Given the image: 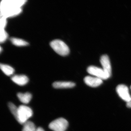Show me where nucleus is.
I'll return each mask as SVG.
<instances>
[{
    "label": "nucleus",
    "mask_w": 131,
    "mask_h": 131,
    "mask_svg": "<svg viewBox=\"0 0 131 131\" xmlns=\"http://www.w3.org/2000/svg\"><path fill=\"white\" fill-rule=\"evenodd\" d=\"M51 47L60 56H67L69 53L70 49L67 45L62 40L56 39L51 42Z\"/></svg>",
    "instance_id": "obj_2"
},
{
    "label": "nucleus",
    "mask_w": 131,
    "mask_h": 131,
    "mask_svg": "<svg viewBox=\"0 0 131 131\" xmlns=\"http://www.w3.org/2000/svg\"><path fill=\"white\" fill-rule=\"evenodd\" d=\"M12 80L16 84L20 86H24L29 81L28 78L24 75H15L12 77Z\"/></svg>",
    "instance_id": "obj_9"
},
{
    "label": "nucleus",
    "mask_w": 131,
    "mask_h": 131,
    "mask_svg": "<svg viewBox=\"0 0 131 131\" xmlns=\"http://www.w3.org/2000/svg\"><path fill=\"white\" fill-rule=\"evenodd\" d=\"M36 131H45V130L42 127H39L37 129Z\"/></svg>",
    "instance_id": "obj_20"
},
{
    "label": "nucleus",
    "mask_w": 131,
    "mask_h": 131,
    "mask_svg": "<svg viewBox=\"0 0 131 131\" xmlns=\"http://www.w3.org/2000/svg\"><path fill=\"white\" fill-rule=\"evenodd\" d=\"M37 129L31 121H27L23 125L22 131H36Z\"/></svg>",
    "instance_id": "obj_14"
},
{
    "label": "nucleus",
    "mask_w": 131,
    "mask_h": 131,
    "mask_svg": "<svg viewBox=\"0 0 131 131\" xmlns=\"http://www.w3.org/2000/svg\"><path fill=\"white\" fill-rule=\"evenodd\" d=\"M8 106L11 113L16 119L18 114V107L12 102L8 103Z\"/></svg>",
    "instance_id": "obj_16"
},
{
    "label": "nucleus",
    "mask_w": 131,
    "mask_h": 131,
    "mask_svg": "<svg viewBox=\"0 0 131 131\" xmlns=\"http://www.w3.org/2000/svg\"><path fill=\"white\" fill-rule=\"evenodd\" d=\"M126 106L127 107L131 108V101L127 102Z\"/></svg>",
    "instance_id": "obj_19"
},
{
    "label": "nucleus",
    "mask_w": 131,
    "mask_h": 131,
    "mask_svg": "<svg viewBox=\"0 0 131 131\" xmlns=\"http://www.w3.org/2000/svg\"><path fill=\"white\" fill-rule=\"evenodd\" d=\"M69 125L68 121L62 118H59L51 122L49 128L54 131H65Z\"/></svg>",
    "instance_id": "obj_3"
},
{
    "label": "nucleus",
    "mask_w": 131,
    "mask_h": 131,
    "mask_svg": "<svg viewBox=\"0 0 131 131\" xmlns=\"http://www.w3.org/2000/svg\"><path fill=\"white\" fill-rule=\"evenodd\" d=\"M75 84L71 82L57 81L54 82L52 84L53 87L56 89H68L73 88Z\"/></svg>",
    "instance_id": "obj_10"
},
{
    "label": "nucleus",
    "mask_w": 131,
    "mask_h": 131,
    "mask_svg": "<svg viewBox=\"0 0 131 131\" xmlns=\"http://www.w3.org/2000/svg\"><path fill=\"white\" fill-rule=\"evenodd\" d=\"M10 39L13 44L16 46H26L29 45L28 42L20 39L16 38H11Z\"/></svg>",
    "instance_id": "obj_15"
},
{
    "label": "nucleus",
    "mask_w": 131,
    "mask_h": 131,
    "mask_svg": "<svg viewBox=\"0 0 131 131\" xmlns=\"http://www.w3.org/2000/svg\"><path fill=\"white\" fill-rule=\"evenodd\" d=\"M32 110L30 108L25 105H20L18 107V114L16 119L19 123L24 125L32 116Z\"/></svg>",
    "instance_id": "obj_1"
},
{
    "label": "nucleus",
    "mask_w": 131,
    "mask_h": 131,
    "mask_svg": "<svg viewBox=\"0 0 131 131\" xmlns=\"http://www.w3.org/2000/svg\"><path fill=\"white\" fill-rule=\"evenodd\" d=\"M17 95L20 101L24 104H28L29 103L32 97L31 94L28 92L25 93H18Z\"/></svg>",
    "instance_id": "obj_12"
},
{
    "label": "nucleus",
    "mask_w": 131,
    "mask_h": 131,
    "mask_svg": "<svg viewBox=\"0 0 131 131\" xmlns=\"http://www.w3.org/2000/svg\"><path fill=\"white\" fill-rule=\"evenodd\" d=\"M100 62L102 66V69L110 77L112 73V67L108 56L107 55H103L101 57Z\"/></svg>",
    "instance_id": "obj_7"
},
{
    "label": "nucleus",
    "mask_w": 131,
    "mask_h": 131,
    "mask_svg": "<svg viewBox=\"0 0 131 131\" xmlns=\"http://www.w3.org/2000/svg\"><path fill=\"white\" fill-rule=\"evenodd\" d=\"M130 88H131V87H130Z\"/></svg>",
    "instance_id": "obj_21"
},
{
    "label": "nucleus",
    "mask_w": 131,
    "mask_h": 131,
    "mask_svg": "<svg viewBox=\"0 0 131 131\" xmlns=\"http://www.w3.org/2000/svg\"><path fill=\"white\" fill-rule=\"evenodd\" d=\"M0 66L1 69L3 72L7 75H11L14 73V69L10 66L1 64Z\"/></svg>",
    "instance_id": "obj_13"
},
{
    "label": "nucleus",
    "mask_w": 131,
    "mask_h": 131,
    "mask_svg": "<svg viewBox=\"0 0 131 131\" xmlns=\"http://www.w3.org/2000/svg\"><path fill=\"white\" fill-rule=\"evenodd\" d=\"M117 94L121 98L126 102L131 100V96L129 93V89L124 84L118 85L116 88Z\"/></svg>",
    "instance_id": "obj_6"
},
{
    "label": "nucleus",
    "mask_w": 131,
    "mask_h": 131,
    "mask_svg": "<svg viewBox=\"0 0 131 131\" xmlns=\"http://www.w3.org/2000/svg\"><path fill=\"white\" fill-rule=\"evenodd\" d=\"M6 25V18L3 16L1 19V28H4Z\"/></svg>",
    "instance_id": "obj_18"
},
{
    "label": "nucleus",
    "mask_w": 131,
    "mask_h": 131,
    "mask_svg": "<svg viewBox=\"0 0 131 131\" xmlns=\"http://www.w3.org/2000/svg\"><path fill=\"white\" fill-rule=\"evenodd\" d=\"M21 12V8H13V9L1 11V15L6 18L7 17L17 15L20 13Z\"/></svg>",
    "instance_id": "obj_11"
},
{
    "label": "nucleus",
    "mask_w": 131,
    "mask_h": 131,
    "mask_svg": "<svg viewBox=\"0 0 131 131\" xmlns=\"http://www.w3.org/2000/svg\"></svg>",
    "instance_id": "obj_22"
},
{
    "label": "nucleus",
    "mask_w": 131,
    "mask_h": 131,
    "mask_svg": "<svg viewBox=\"0 0 131 131\" xmlns=\"http://www.w3.org/2000/svg\"><path fill=\"white\" fill-rule=\"evenodd\" d=\"M84 82L88 86L91 87H96L100 85L103 82L102 80L100 78L88 76L84 78Z\"/></svg>",
    "instance_id": "obj_8"
},
{
    "label": "nucleus",
    "mask_w": 131,
    "mask_h": 131,
    "mask_svg": "<svg viewBox=\"0 0 131 131\" xmlns=\"http://www.w3.org/2000/svg\"><path fill=\"white\" fill-rule=\"evenodd\" d=\"M26 1H3L1 3V11L20 8Z\"/></svg>",
    "instance_id": "obj_4"
},
{
    "label": "nucleus",
    "mask_w": 131,
    "mask_h": 131,
    "mask_svg": "<svg viewBox=\"0 0 131 131\" xmlns=\"http://www.w3.org/2000/svg\"><path fill=\"white\" fill-rule=\"evenodd\" d=\"M88 73L95 77L100 78L102 80H106L109 78L105 71L102 68L94 66H90L87 69Z\"/></svg>",
    "instance_id": "obj_5"
},
{
    "label": "nucleus",
    "mask_w": 131,
    "mask_h": 131,
    "mask_svg": "<svg viewBox=\"0 0 131 131\" xmlns=\"http://www.w3.org/2000/svg\"><path fill=\"white\" fill-rule=\"evenodd\" d=\"M7 34L5 31L4 28H1V37L0 41L1 43L4 42L6 39L7 37Z\"/></svg>",
    "instance_id": "obj_17"
}]
</instances>
